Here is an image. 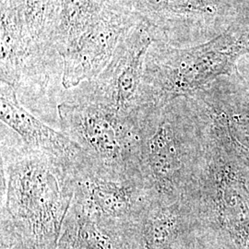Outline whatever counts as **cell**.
<instances>
[{
  "mask_svg": "<svg viewBox=\"0 0 249 249\" xmlns=\"http://www.w3.org/2000/svg\"><path fill=\"white\" fill-rule=\"evenodd\" d=\"M2 147L5 213L31 249H55L73 198L71 171L21 143Z\"/></svg>",
  "mask_w": 249,
  "mask_h": 249,
  "instance_id": "obj_1",
  "label": "cell"
},
{
  "mask_svg": "<svg viewBox=\"0 0 249 249\" xmlns=\"http://www.w3.org/2000/svg\"><path fill=\"white\" fill-rule=\"evenodd\" d=\"M63 133L100 168L122 176H142L138 118L118 114L79 95L57 107Z\"/></svg>",
  "mask_w": 249,
  "mask_h": 249,
  "instance_id": "obj_2",
  "label": "cell"
},
{
  "mask_svg": "<svg viewBox=\"0 0 249 249\" xmlns=\"http://www.w3.org/2000/svg\"><path fill=\"white\" fill-rule=\"evenodd\" d=\"M154 37L143 22L121 39L107 68L93 80L83 82L79 95L103 104L122 116L137 118L147 109L145 63Z\"/></svg>",
  "mask_w": 249,
  "mask_h": 249,
  "instance_id": "obj_3",
  "label": "cell"
},
{
  "mask_svg": "<svg viewBox=\"0 0 249 249\" xmlns=\"http://www.w3.org/2000/svg\"><path fill=\"white\" fill-rule=\"evenodd\" d=\"M140 170L154 196L174 199L184 182L187 155L180 124L169 109L150 107L138 116Z\"/></svg>",
  "mask_w": 249,
  "mask_h": 249,
  "instance_id": "obj_4",
  "label": "cell"
},
{
  "mask_svg": "<svg viewBox=\"0 0 249 249\" xmlns=\"http://www.w3.org/2000/svg\"><path fill=\"white\" fill-rule=\"evenodd\" d=\"M71 179L72 207L102 223L128 226L153 196L142 176L112 174L92 161Z\"/></svg>",
  "mask_w": 249,
  "mask_h": 249,
  "instance_id": "obj_5",
  "label": "cell"
},
{
  "mask_svg": "<svg viewBox=\"0 0 249 249\" xmlns=\"http://www.w3.org/2000/svg\"><path fill=\"white\" fill-rule=\"evenodd\" d=\"M0 35L1 81L25 96L49 88L59 68L36 48L17 0H1Z\"/></svg>",
  "mask_w": 249,
  "mask_h": 249,
  "instance_id": "obj_6",
  "label": "cell"
},
{
  "mask_svg": "<svg viewBox=\"0 0 249 249\" xmlns=\"http://www.w3.org/2000/svg\"><path fill=\"white\" fill-rule=\"evenodd\" d=\"M139 19L114 0L62 53V85L73 89L93 80L110 63L123 36Z\"/></svg>",
  "mask_w": 249,
  "mask_h": 249,
  "instance_id": "obj_7",
  "label": "cell"
},
{
  "mask_svg": "<svg viewBox=\"0 0 249 249\" xmlns=\"http://www.w3.org/2000/svg\"><path fill=\"white\" fill-rule=\"evenodd\" d=\"M0 118L18 135L25 148L61 161L71 173L91 161L67 135L53 130L27 111L18 102L15 89L3 81L0 83Z\"/></svg>",
  "mask_w": 249,
  "mask_h": 249,
  "instance_id": "obj_8",
  "label": "cell"
},
{
  "mask_svg": "<svg viewBox=\"0 0 249 249\" xmlns=\"http://www.w3.org/2000/svg\"><path fill=\"white\" fill-rule=\"evenodd\" d=\"M183 215L174 199L151 196L127 227L129 249H174L183 227Z\"/></svg>",
  "mask_w": 249,
  "mask_h": 249,
  "instance_id": "obj_9",
  "label": "cell"
},
{
  "mask_svg": "<svg viewBox=\"0 0 249 249\" xmlns=\"http://www.w3.org/2000/svg\"><path fill=\"white\" fill-rule=\"evenodd\" d=\"M55 249H129L127 226L99 222L71 205Z\"/></svg>",
  "mask_w": 249,
  "mask_h": 249,
  "instance_id": "obj_10",
  "label": "cell"
},
{
  "mask_svg": "<svg viewBox=\"0 0 249 249\" xmlns=\"http://www.w3.org/2000/svg\"><path fill=\"white\" fill-rule=\"evenodd\" d=\"M22 10L27 32L39 52L57 63L62 58L57 49V36L65 0H17Z\"/></svg>",
  "mask_w": 249,
  "mask_h": 249,
  "instance_id": "obj_11",
  "label": "cell"
},
{
  "mask_svg": "<svg viewBox=\"0 0 249 249\" xmlns=\"http://www.w3.org/2000/svg\"><path fill=\"white\" fill-rule=\"evenodd\" d=\"M108 0H65L57 36V49L64 51L74 43L101 15Z\"/></svg>",
  "mask_w": 249,
  "mask_h": 249,
  "instance_id": "obj_12",
  "label": "cell"
}]
</instances>
